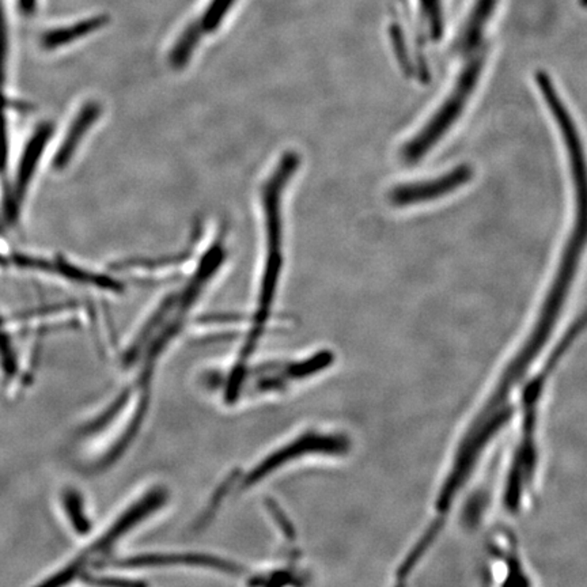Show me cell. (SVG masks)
Masks as SVG:
<instances>
[{"mask_svg":"<svg viewBox=\"0 0 587 587\" xmlns=\"http://www.w3.org/2000/svg\"><path fill=\"white\" fill-rule=\"evenodd\" d=\"M300 153L284 150L264 174L257 191L261 225V257L255 311L247 317V336L260 340L274 312L285 266V201L291 182L301 168Z\"/></svg>","mask_w":587,"mask_h":587,"instance_id":"cell-1","label":"cell"},{"mask_svg":"<svg viewBox=\"0 0 587 587\" xmlns=\"http://www.w3.org/2000/svg\"><path fill=\"white\" fill-rule=\"evenodd\" d=\"M166 500H168V495H166L165 489H160V487L143 495L134 505L124 510L123 514L118 516V518L113 521V524L98 538H96L89 548L80 552L79 556L75 557L66 567L51 575L44 583L64 584L82 575L88 568L89 563L107 556L115 548L117 541L126 537V533L131 532L140 522L160 510L165 505Z\"/></svg>","mask_w":587,"mask_h":587,"instance_id":"cell-2","label":"cell"},{"mask_svg":"<svg viewBox=\"0 0 587 587\" xmlns=\"http://www.w3.org/2000/svg\"><path fill=\"white\" fill-rule=\"evenodd\" d=\"M349 449V439L340 433L308 431L301 433L297 438L291 439L290 443L272 452L263 461L256 464L253 470L241 479L239 489H247L256 486L284 465L303 459V456H313V454L340 456L346 454Z\"/></svg>","mask_w":587,"mask_h":587,"instance_id":"cell-3","label":"cell"},{"mask_svg":"<svg viewBox=\"0 0 587 587\" xmlns=\"http://www.w3.org/2000/svg\"><path fill=\"white\" fill-rule=\"evenodd\" d=\"M10 263L20 268L34 269V271L50 272V274L59 275L70 282L78 283V284L89 285V287L98 288V290L112 291V293H121L123 291V283L109 275L94 274L89 269L80 268L75 264L70 263L63 257L55 258L53 261L44 260V258L32 257L26 255H14Z\"/></svg>","mask_w":587,"mask_h":587,"instance_id":"cell-4","label":"cell"},{"mask_svg":"<svg viewBox=\"0 0 587 587\" xmlns=\"http://www.w3.org/2000/svg\"><path fill=\"white\" fill-rule=\"evenodd\" d=\"M116 567L126 570L139 568L182 567L206 568V570L219 571V573H238L241 567L223 557L212 556L209 554H143L137 556L115 562Z\"/></svg>","mask_w":587,"mask_h":587,"instance_id":"cell-5","label":"cell"},{"mask_svg":"<svg viewBox=\"0 0 587 587\" xmlns=\"http://www.w3.org/2000/svg\"><path fill=\"white\" fill-rule=\"evenodd\" d=\"M102 115V105L97 101H88L80 107L79 112L75 116L70 126L69 132L61 140L53 158V169L64 171L74 158L75 153L82 144V140L89 134L94 124L99 120Z\"/></svg>","mask_w":587,"mask_h":587,"instance_id":"cell-6","label":"cell"},{"mask_svg":"<svg viewBox=\"0 0 587 587\" xmlns=\"http://www.w3.org/2000/svg\"><path fill=\"white\" fill-rule=\"evenodd\" d=\"M53 134L52 124H42L39 128L34 131L33 136L26 143L25 149H23V157H21L20 165H18L17 177H15L14 187V203L13 209L17 210L21 201L25 198L29 187H31L32 179L39 168L40 160H42V153L47 149L48 143H50L51 136Z\"/></svg>","mask_w":587,"mask_h":587,"instance_id":"cell-7","label":"cell"},{"mask_svg":"<svg viewBox=\"0 0 587 587\" xmlns=\"http://www.w3.org/2000/svg\"><path fill=\"white\" fill-rule=\"evenodd\" d=\"M107 23H109L107 15H96V17L88 18V20L80 21V23H74V25L64 26V28L48 32L47 34L42 36V48L47 51L58 50V48L71 44L77 40L83 39V37L99 31V29L107 26Z\"/></svg>","mask_w":587,"mask_h":587,"instance_id":"cell-8","label":"cell"},{"mask_svg":"<svg viewBox=\"0 0 587 587\" xmlns=\"http://www.w3.org/2000/svg\"><path fill=\"white\" fill-rule=\"evenodd\" d=\"M467 179V172H464V173L457 172V173L441 179L439 182L425 184L424 187L416 185L414 188H401V190H397L393 193V201L397 204H406L427 200V199L433 198V196L443 195V193L454 190L457 185L462 184Z\"/></svg>","mask_w":587,"mask_h":587,"instance_id":"cell-9","label":"cell"},{"mask_svg":"<svg viewBox=\"0 0 587 587\" xmlns=\"http://www.w3.org/2000/svg\"><path fill=\"white\" fill-rule=\"evenodd\" d=\"M234 2L236 0H211L200 18L190 23L200 42L204 37L214 34L220 28L226 15L230 13Z\"/></svg>","mask_w":587,"mask_h":587,"instance_id":"cell-10","label":"cell"},{"mask_svg":"<svg viewBox=\"0 0 587 587\" xmlns=\"http://www.w3.org/2000/svg\"><path fill=\"white\" fill-rule=\"evenodd\" d=\"M61 506H63L64 514H66L72 529L78 535H88L91 524L88 514H86V506L82 495L75 489H64L63 494H61Z\"/></svg>","mask_w":587,"mask_h":587,"instance_id":"cell-11","label":"cell"},{"mask_svg":"<svg viewBox=\"0 0 587 587\" xmlns=\"http://www.w3.org/2000/svg\"><path fill=\"white\" fill-rule=\"evenodd\" d=\"M423 14L428 21L431 32L433 36H439L443 29V12H441V2L439 0H420Z\"/></svg>","mask_w":587,"mask_h":587,"instance_id":"cell-12","label":"cell"},{"mask_svg":"<svg viewBox=\"0 0 587 587\" xmlns=\"http://www.w3.org/2000/svg\"><path fill=\"white\" fill-rule=\"evenodd\" d=\"M266 510L271 514L272 518H274L275 524L279 527L280 535L283 536V538L287 541L295 540V529H294L293 524L288 521L285 514L280 510L279 506L274 502V500L269 499L268 506H266Z\"/></svg>","mask_w":587,"mask_h":587,"instance_id":"cell-13","label":"cell"},{"mask_svg":"<svg viewBox=\"0 0 587 587\" xmlns=\"http://www.w3.org/2000/svg\"><path fill=\"white\" fill-rule=\"evenodd\" d=\"M7 37L5 21L0 14V89L5 82V70H6Z\"/></svg>","mask_w":587,"mask_h":587,"instance_id":"cell-14","label":"cell"}]
</instances>
